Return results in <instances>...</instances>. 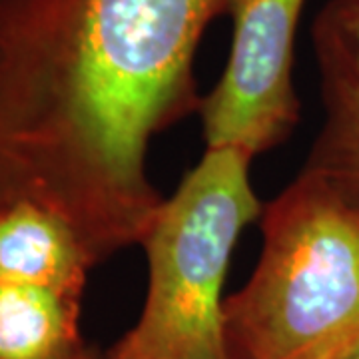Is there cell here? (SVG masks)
Masks as SVG:
<instances>
[{
  "label": "cell",
  "mask_w": 359,
  "mask_h": 359,
  "mask_svg": "<svg viewBox=\"0 0 359 359\" xmlns=\"http://www.w3.org/2000/svg\"><path fill=\"white\" fill-rule=\"evenodd\" d=\"M242 0H0V204L28 200L96 262L140 244L164 198L156 134L200 112L205 28Z\"/></svg>",
  "instance_id": "6da1fadb"
},
{
  "label": "cell",
  "mask_w": 359,
  "mask_h": 359,
  "mask_svg": "<svg viewBox=\"0 0 359 359\" xmlns=\"http://www.w3.org/2000/svg\"><path fill=\"white\" fill-rule=\"evenodd\" d=\"M252 278L226 297L230 359H349L359 351V214L308 174L262 212Z\"/></svg>",
  "instance_id": "7a4b0ae2"
},
{
  "label": "cell",
  "mask_w": 359,
  "mask_h": 359,
  "mask_svg": "<svg viewBox=\"0 0 359 359\" xmlns=\"http://www.w3.org/2000/svg\"><path fill=\"white\" fill-rule=\"evenodd\" d=\"M250 162L208 146L162 202L140 242L150 273L140 318L102 359H230L222 290L240 233L264 212Z\"/></svg>",
  "instance_id": "3957f363"
},
{
  "label": "cell",
  "mask_w": 359,
  "mask_h": 359,
  "mask_svg": "<svg viewBox=\"0 0 359 359\" xmlns=\"http://www.w3.org/2000/svg\"><path fill=\"white\" fill-rule=\"evenodd\" d=\"M306 0H242L224 74L200 114L208 146H231L248 156L283 142L297 124L294 50Z\"/></svg>",
  "instance_id": "277c9868"
},
{
  "label": "cell",
  "mask_w": 359,
  "mask_h": 359,
  "mask_svg": "<svg viewBox=\"0 0 359 359\" xmlns=\"http://www.w3.org/2000/svg\"><path fill=\"white\" fill-rule=\"evenodd\" d=\"M323 122L302 174L359 214V0H327L311 25Z\"/></svg>",
  "instance_id": "5b68a950"
},
{
  "label": "cell",
  "mask_w": 359,
  "mask_h": 359,
  "mask_svg": "<svg viewBox=\"0 0 359 359\" xmlns=\"http://www.w3.org/2000/svg\"><path fill=\"white\" fill-rule=\"evenodd\" d=\"M96 259L76 230L44 205L0 204V283H28L82 295Z\"/></svg>",
  "instance_id": "8992f818"
},
{
  "label": "cell",
  "mask_w": 359,
  "mask_h": 359,
  "mask_svg": "<svg viewBox=\"0 0 359 359\" xmlns=\"http://www.w3.org/2000/svg\"><path fill=\"white\" fill-rule=\"evenodd\" d=\"M82 295L0 283V359H98L80 335Z\"/></svg>",
  "instance_id": "52a82bcc"
},
{
  "label": "cell",
  "mask_w": 359,
  "mask_h": 359,
  "mask_svg": "<svg viewBox=\"0 0 359 359\" xmlns=\"http://www.w3.org/2000/svg\"><path fill=\"white\" fill-rule=\"evenodd\" d=\"M349 359H359V351H358V353H355V355H351V358H349Z\"/></svg>",
  "instance_id": "ba28073f"
}]
</instances>
